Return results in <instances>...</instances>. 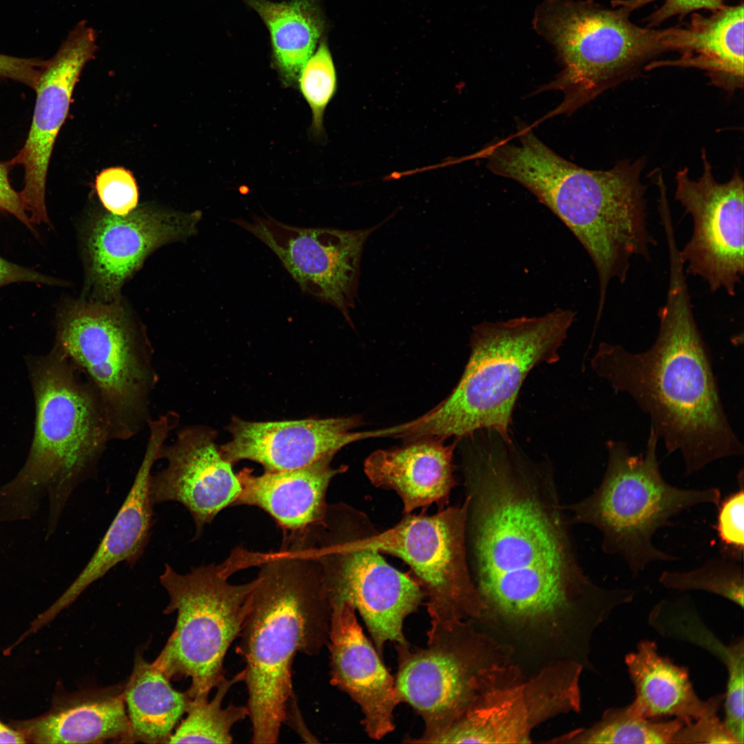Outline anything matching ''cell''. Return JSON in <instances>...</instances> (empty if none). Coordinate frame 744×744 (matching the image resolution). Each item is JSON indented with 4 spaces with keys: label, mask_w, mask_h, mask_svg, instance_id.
<instances>
[{
    "label": "cell",
    "mask_w": 744,
    "mask_h": 744,
    "mask_svg": "<svg viewBox=\"0 0 744 744\" xmlns=\"http://www.w3.org/2000/svg\"><path fill=\"white\" fill-rule=\"evenodd\" d=\"M95 189L104 208L110 214L125 216L138 202V187L132 173L123 167H110L96 177Z\"/></svg>",
    "instance_id": "36"
},
{
    "label": "cell",
    "mask_w": 744,
    "mask_h": 744,
    "mask_svg": "<svg viewBox=\"0 0 744 744\" xmlns=\"http://www.w3.org/2000/svg\"><path fill=\"white\" fill-rule=\"evenodd\" d=\"M232 221L267 245L303 292L338 309L352 325L363 247L386 220L360 230L300 227L269 216Z\"/></svg>",
    "instance_id": "16"
},
{
    "label": "cell",
    "mask_w": 744,
    "mask_h": 744,
    "mask_svg": "<svg viewBox=\"0 0 744 744\" xmlns=\"http://www.w3.org/2000/svg\"><path fill=\"white\" fill-rule=\"evenodd\" d=\"M684 721L645 719L632 714L627 705L606 710L601 719L588 727H579L557 736L551 743H674Z\"/></svg>",
    "instance_id": "31"
},
{
    "label": "cell",
    "mask_w": 744,
    "mask_h": 744,
    "mask_svg": "<svg viewBox=\"0 0 744 744\" xmlns=\"http://www.w3.org/2000/svg\"><path fill=\"white\" fill-rule=\"evenodd\" d=\"M459 450L467 559L484 618L526 637L563 641L573 628L589 641L634 594L601 587L584 572L551 463L493 431L475 435Z\"/></svg>",
    "instance_id": "1"
},
{
    "label": "cell",
    "mask_w": 744,
    "mask_h": 744,
    "mask_svg": "<svg viewBox=\"0 0 744 744\" xmlns=\"http://www.w3.org/2000/svg\"><path fill=\"white\" fill-rule=\"evenodd\" d=\"M366 517L344 503L328 504L324 520L293 544L318 564L330 605L346 602L360 614L382 657L388 642L409 643L404 621L424 597L413 578L361 543Z\"/></svg>",
    "instance_id": "11"
},
{
    "label": "cell",
    "mask_w": 744,
    "mask_h": 744,
    "mask_svg": "<svg viewBox=\"0 0 744 744\" xmlns=\"http://www.w3.org/2000/svg\"><path fill=\"white\" fill-rule=\"evenodd\" d=\"M147 426L149 434L145 453L123 503L84 568L59 598L39 615L44 623L52 621L116 566L125 562L134 566L143 555L154 525V505L149 495L152 467L159 460L160 451L174 424L168 417L162 415L151 420Z\"/></svg>",
    "instance_id": "22"
},
{
    "label": "cell",
    "mask_w": 744,
    "mask_h": 744,
    "mask_svg": "<svg viewBox=\"0 0 744 744\" xmlns=\"http://www.w3.org/2000/svg\"><path fill=\"white\" fill-rule=\"evenodd\" d=\"M674 743L738 744L717 714L684 723L675 736Z\"/></svg>",
    "instance_id": "38"
},
{
    "label": "cell",
    "mask_w": 744,
    "mask_h": 744,
    "mask_svg": "<svg viewBox=\"0 0 744 744\" xmlns=\"http://www.w3.org/2000/svg\"><path fill=\"white\" fill-rule=\"evenodd\" d=\"M659 0H612V7H623L630 12ZM663 4L645 19L647 27L655 28L665 21L674 17L683 19L687 14L700 10L711 12L723 8L724 0H661Z\"/></svg>",
    "instance_id": "37"
},
{
    "label": "cell",
    "mask_w": 744,
    "mask_h": 744,
    "mask_svg": "<svg viewBox=\"0 0 744 744\" xmlns=\"http://www.w3.org/2000/svg\"><path fill=\"white\" fill-rule=\"evenodd\" d=\"M216 436V431L204 426L179 430L160 451L165 467L150 477L152 504H180L194 521L195 539L221 510L234 506L242 490L232 464L220 453Z\"/></svg>",
    "instance_id": "19"
},
{
    "label": "cell",
    "mask_w": 744,
    "mask_h": 744,
    "mask_svg": "<svg viewBox=\"0 0 744 744\" xmlns=\"http://www.w3.org/2000/svg\"><path fill=\"white\" fill-rule=\"evenodd\" d=\"M473 622L431 623L424 648L395 644L397 694L424 724L422 736L407 741L437 743L480 696L522 676L512 647Z\"/></svg>",
    "instance_id": "8"
},
{
    "label": "cell",
    "mask_w": 744,
    "mask_h": 744,
    "mask_svg": "<svg viewBox=\"0 0 744 744\" xmlns=\"http://www.w3.org/2000/svg\"><path fill=\"white\" fill-rule=\"evenodd\" d=\"M169 681L153 663L136 656L123 688L130 724L127 743H168L191 701L187 692L174 690Z\"/></svg>",
    "instance_id": "29"
},
{
    "label": "cell",
    "mask_w": 744,
    "mask_h": 744,
    "mask_svg": "<svg viewBox=\"0 0 744 744\" xmlns=\"http://www.w3.org/2000/svg\"><path fill=\"white\" fill-rule=\"evenodd\" d=\"M25 743L21 733L17 729L7 725L0 720V743Z\"/></svg>",
    "instance_id": "42"
},
{
    "label": "cell",
    "mask_w": 744,
    "mask_h": 744,
    "mask_svg": "<svg viewBox=\"0 0 744 744\" xmlns=\"http://www.w3.org/2000/svg\"><path fill=\"white\" fill-rule=\"evenodd\" d=\"M669 258L668 293L654 342L640 353L601 342L590 365L648 415L650 427L669 453H680L690 475L720 459L743 455V446L724 411L684 265L676 251Z\"/></svg>",
    "instance_id": "2"
},
{
    "label": "cell",
    "mask_w": 744,
    "mask_h": 744,
    "mask_svg": "<svg viewBox=\"0 0 744 744\" xmlns=\"http://www.w3.org/2000/svg\"><path fill=\"white\" fill-rule=\"evenodd\" d=\"M659 581L670 589L702 590L719 595L743 608L742 563L724 556L710 559L701 567L688 571L664 570Z\"/></svg>",
    "instance_id": "33"
},
{
    "label": "cell",
    "mask_w": 744,
    "mask_h": 744,
    "mask_svg": "<svg viewBox=\"0 0 744 744\" xmlns=\"http://www.w3.org/2000/svg\"><path fill=\"white\" fill-rule=\"evenodd\" d=\"M283 546L260 564L236 647L254 743H277L295 701L293 659L317 655L329 639L331 608L320 566L302 549Z\"/></svg>",
    "instance_id": "4"
},
{
    "label": "cell",
    "mask_w": 744,
    "mask_h": 744,
    "mask_svg": "<svg viewBox=\"0 0 744 744\" xmlns=\"http://www.w3.org/2000/svg\"><path fill=\"white\" fill-rule=\"evenodd\" d=\"M45 61L0 54V77L10 79L34 89Z\"/></svg>",
    "instance_id": "39"
},
{
    "label": "cell",
    "mask_w": 744,
    "mask_h": 744,
    "mask_svg": "<svg viewBox=\"0 0 744 744\" xmlns=\"http://www.w3.org/2000/svg\"><path fill=\"white\" fill-rule=\"evenodd\" d=\"M466 505L433 515L405 514L392 528L378 531L367 517L363 546L404 561L426 600L431 623L450 625L484 618L486 607L472 578L466 546Z\"/></svg>",
    "instance_id": "13"
},
{
    "label": "cell",
    "mask_w": 744,
    "mask_h": 744,
    "mask_svg": "<svg viewBox=\"0 0 744 744\" xmlns=\"http://www.w3.org/2000/svg\"><path fill=\"white\" fill-rule=\"evenodd\" d=\"M20 282L48 285L62 284L59 280L10 262L0 256V288L11 283Z\"/></svg>",
    "instance_id": "41"
},
{
    "label": "cell",
    "mask_w": 744,
    "mask_h": 744,
    "mask_svg": "<svg viewBox=\"0 0 744 744\" xmlns=\"http://www.w3.org/2000/svg\"><path fill=\"white\" fill-rule=\"evenodd\" d=\"M199 211L176 212L149 206L125 216L99 214L83 235L85 288L90 301L121 302L125 282L155 249L197 233Z\"/></svg>",
    "instance_id": "17"
},
{
    "label": "cell",
    "mask_w": 744,
    "mask_h": 744,
    "mask_svg": "<svg viewBox=\"0 0 744 744\" xmlns=\"http://www.w3.org/2000/svg\"><path fill=\"white\" fill-rule=\"evenodd\" d=\"M659 437L650 427L645 450L632 455L623 441L606 442L608 461L599 486L569 506L573 523L592 526L602 535L603 551L620 557L633 577L648 565L678 558L659 549L656 533L695 506H718L721 491L711 487L685 489L663 478L657 457Z\"/></svg>",
    "instance_id": "7"
},
{
    "label": "cell",
    "mask_w": 744,
    "mask_h": 744,
    "mask_svg": "<svg viewBox=\"0 0 744 744\" xmlns=\"http://www.w3.org/2000/svg\"><path fill=\"white\" fill-rule=\"evenodd\" d=\"M473 157L524 186L571 231L595 265L600 302L611 281L624 283L634 257L650 258L657 242L648 230L643 160L621 161L608 170L583 168L521 123L511 137L486 145Z\"/></svg>",
    "instance_id": "3"
},
{
    "label": "cell",
    "mask_w": 744,
    "mask_h": 744,
    "mask_svg": "<svg viewBox=\"0 0 744 744\" xmlns=\"http://www.w3.org/2000/svg\"><path fill=\"white\" fill-rule=\"evenodd\" d=\"M583 665L572 658L551 661L479 696L437 743H530L536 727L556 716L579 712Z\"/></svg>",
    "instance_id": "14"
},
{
    "label": "cell",
    "mask_w": 744,
    "mask_h": 744,
    "mask_svg": "<svg viewBox=\"0 0 744 744\" xmlns=\"http://www.w3.org/2000/svg\"><path fill=\"white\" fill-rule=\"evenodd\" d=\"M243 679V670L231 679L225 676L216 687V692L211 700L204 696L191 699L187 716L173 732L167 743H232L231 728L248 716L249 712L246 705L230 703L223 707V702L231 687Z\"/></svg>",
    "instance_id": "32"
},
{
    "label": "cell",
    "mask_w": 744,
    "mask_h": 744,
    "mask_svg": "<svg viewBox=\"0 0 744 744\" xmlns=\"http://www.w3.org/2000/svg\"><path fill=\"white\" fill-rule=\"evenodd\" d=\"M331 608L330 682L360 706L368 736L382 739L394 730L393 713L401 703L395 679L363 632L355 608L346 602Z\"/></svg>",
    "instance_id": "21"
},
{
    "label": "cell",
    "mask_w": 744,
    "mask_h": 744,
    "mask_svg": "<svg viewBox=\"0 0 744 744\" xmlns=\"http://www.w3.org/2000/svg\"><path fill=\"white\" fill-rule=\"evenodd\" d=\"M743 3L725 6L705 16L693 12L686 26L674 27L672 51L676 60L652 61L659 66L696 68L705 71L712 83L725 88L743 83Z\"/></svg>",
    "instance_id": "27"
},
{
    "label": "cell",
    "mask_w": 744,
    "mask_h": 744,
    "mask_svg": "<svg viewBox=\"0 0 744 744\" xmlns=\"http://www.w3.org/2000/svg\"><path fill=\"white\" fill-rule=\"evenodd\" d=\"M123 688L119 684L61 694L43 715L10 725L26 743H127L130 724Z\"/></svg>",
    "instance_id": "25"
},
{
    "label": "cell",
    "mask_w": 744,
    "mask_h": 744,
    "mask_svg": "<svg viewBox=\"0 0 744 744\" xmlns=\"http://www.w3.org/2000/svg\"><path fill=\"white\" fill-rule=\"evenodd\" d=\"M739 488L718 505L716 530L723 555L743 563L744 550V490L743 469L738 478Z\"/></svg>",
    "instance_id": "35"
},
{
    "label": "cell",
    "mask_w": 744,
    "mask_h": 744,
    "mask_svg": "<svg viewBox=\"0 0 744 744\" xmlns=\"http://www.w3.org/2000/svg\"><path fill=\"white\" fill-rule=\"evenodd\" d=\"M623 7L605 8L592 1L548 0L540 9L538 27L557 50L563 69L537 92H562L561 102L545 118L570 115L645 63L670 51V28L641 27Z\"/></svg>",
    "instance_id": "9"
},
{
    "label": "cell",
    "mask_w": 744,
    "mask_h": 744,
    "mask_svg": "<svg viewBox=\"0 0 744 744\" xmlns=\"http://www.w3.org/2000/svg\"><path fill=\"white\" fill-rule=\"evenodd\" d=\"M12 166L11 161L0 162V212L13 216L30 231L36 234L34 225L24 209L20 194L14 190L10 183L9 172Z\"/></svg>",
    "instance_id": "40"
},
{
    "label": "cell",
    "mask_w": 744,
    "mask_h": 744,
    "mask_svg": "<svg viewBox=\"0 0 744 744\" xmlns=\"http://www.w3.org/2000/svg\"><path fill=\"white\" fill-rule=\"evenodd\" d=\"M648 623L661 636L688 642L710 652L725 666L727 689L724 723L731 734L743 736L744 643L726 645L706 626L688 597L663 599L648 615Z\"/></svg>",
    "instance_id": "28"
},
{
    "label": "cell",
    "mask_w": 744,
    "mask_h": 744,
    "mask_svg": "<svg viewBox=\"0 0 744 744\" xmlns=\"http://www.w3.org/2000/svg\"><path fill=\"white\" fill-rule=\"evenodd\" d=\"M37 418L24 466L0 489V519L27 517L48 493L56 524L75 488L94 473L112 440L101 402L56 347L33 370Z\"/></svg>",
    "instance_id": "6"
},
{
    "label": "cell",
    "mask_w": 744,
    "mask_h": 744,
    "mask_svg": "<svg viewBox=\"0 0 744 744\" xmlns=\"http://www.w3.org/2000/svg\"><path fill=\"white\" fill-rule=\"evenodd\" d=\"M635 696L627 705L634 715L651 720L674 716L688 723L717 714L725 694L704 701L695 692L688 670L660 655L657 644L643 640L625 657Z\"/></svg>",
    "instance_id": "26"
},
{
    "label": "cell",
    "mask_w": 744,
    "mask_h": 744,
    "mask_svg": "<svg viewBox=\"0 0 744 744\" xmlns=\"http://www.w3.org/2000/svg\"><path fill=\"white\" fill-rule=\"evenodd\" d=\"M94 30L79 23L60 48L45 61L34 90L36 101L26 141L10 160L24 170L19 192L30 222L52 227L45 205L48 166L57 135L68 114L75 85L85 64L96 51Z\"/></svg>",
    "instance_id": "18"
},
{
    "label": "cell",
    "mask_w": 744,
    "mask_h": 744,
    "mask_svg": "<svg viewBox=\"0 0 744 744\" xmlns=\"http://www.w3.org/2000/svg\"><path fill=\"white\" fill-rule=\"evenodd\" d=\"M298 85L311 110L312 133L320 136L324 134L325 110L338 87L335 65L324 42L320 43L318 50L303 65L298 76Z\"/></svg>",
    "instance_id": "34"
},
{
    "label": "cell",
    "mask_w": 744,
    "mask_h": 744,
    "mask_svg": "<svg viewBox=\"0 0 744 744\" xmlns=\"http://www.w3.org/2000/svg\"><path fill=\"white\" fill-rule=\"evenodd\" d=\"M575 316L557 308L539 316L474 326L471 354L456 386L429 412L404 424L399 437L460 439L487 429L511 439L513 410L524 380L537 366L559 360Z\"/></svg>",
    "instance_id": "5"
},
{
    "label": "cell",
    "mask_w": 744,
    "mask_h": 744,
    "mask_svg": "<svg viewBox=\"0 0 744 744\" xmlns=\"http://www.w3.org/2000/svg\"><path fill=\"white\" fill-rule=\"evenodd\" d=\"M56 331V347L96 391L112 440L130 439L147 426L157 375L148 340L121 302H65Z\"/></svg>",
    "instance_id": "10"
},
{
    "label": "cell",
    "mask_w": 744,
    "mask_h": 744,
    "mask_svg": "<svg viewBox=\"0 0 744 744\" xmlns=\"http://www.w3.org/2000/svg\"><path fill=\"white\" fill-rule=\"evenodd\" d=\"M360 424L358 416L274 422L233 417L226 428L231 439L219 449L232 465L247 459L261 464L265 472L299 468L333 459L354 442L390 434L389 428L353 431Z\"/></svg>",
    "instance_id": "20"
},
{
    "label": "cell",
    "mask_w": 744,
    "mask_h": 744,
    "mask_svg": "<svg viewBox=\"0 0 744 744\" xmlns=\"http://www.w3.org/2000/svg\"><path fill=\"white\" fill-rule=\"evenodd\" d=\"M214 564L193 567L185 574L166 564L159 577L169 603L165 614L176 612L175 628L153 664L169 679L190 678L191 699L209 696L225 677L227 652L239 637L256 579L228 582Z\"/></svg>",
    "instance_id": "12"
},
{
    "label": "cell",
    "mask_w": 744,
    "mask_h": 744,
    "mask_svg": "<svg viewBox=\"0 0 744 744\" xmlns=\"http://www.w3.org/2000/svg\"><path fill=\"white\" fill-rule=\"evenodd\" d=\"M332 458L290 470L252 474L244 468L236 473L242 490L234 506H256L268 513L289 535L309 530L321 523L328 504L329 484L347 466H331Z\"/></svg>",
    "instance_id": "24"
},
{
    "label": "cell",
    "mask_w": 744,
    "mask_h": 744,
    "mask_svg": "<svg viewBox=\"0 0 744 744\" xmlns=\"http://www.w3.org/2000/svg\"><path fill=\"white\" fill-rule=\"evenodd\" d=\"M243 1L258 13L269 30L274 62L283 82L293 84L324 30L318 6L314 0Z\"/></svg>",
    "instance_id": "30"
},
{
    "label": "cell",
    "mask_w": 744,
    "mask_h": 744,
    "mask_svg": "<svg viewBox=\"0 0 744 744\" xmlns=\"http://www.w3.org/2000/svg\"><path fill=\"white\" fill-rule=\"evenodd\" d=\"M455 444L446 445L443 440L421 438L403 446L378 450L364 463L371 483L378 488L394 490L403 503V513L435 504L442 510L457 482L453 459Z\"/></svg>",
    "instance_id": "23"
},
{
    "label": "cell",
    "mask_w": 744,
    "mask_h": 744,
    "mask_svg": "<svg viewBox=\"0 0 744 744\" xmlns=\"http://www.w3.org/2000/svg\"><path fill=\"white\" fill-rule=\"evenodd\" d=\"M703 172L697 180L684 168L676 173L675 198L692 218L693 230L679 256L687 272L701 277L712 292L736 295L744 271V183L736 171L717 182L705 150Z\"/></svg>",
    "instance_id": "15"
}]
</instances>
